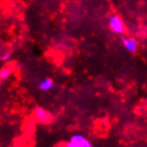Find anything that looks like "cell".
I'll list each match as a JSON object with an SVG mask.
<instances>
[{
    "label": "cell",
    "mask_w": 147,
    "mask_h": 147,
    "mask_svg": "<svg viewBox=\"0 0 147 147\" xmlns=\"http://www.w3.org/2000/svg\"><path fill=\"white\" fill-rule=\"evenodd\" d=\"M63 147H78V146H76V145H75L74 143H72L71 141H69V142L65 144V145Z\"/></svg>",
    "instance_id": "8"
},
{
    "label": "cell",
    "mask_w": 147,
    "mask_h": 147,
    "mask_svg": "<svg viewBox=\"0 0 147 147\" xmlns=\"http://www.w3.org/2000/svg\"><path fill=\"white\" fill-rule=\"evenodd\" d=\"M107 26L112 32L116 33V34H123L126 30L125 27V23H123V18L119 16V15H111L109 17V21H107Z\"/></svg>",
    "instance_id": "1"
},
{
    "label": "cell",
    "mask_w": 147,
    "mask_h": 147,
    "mask_svg": "<svg viewBox=\"0 0 147 147\" xmlns=\"http://www.w3.org/2000/svg\"><path fill=\"white\" fill-rule=\"evenodd\" d=\"M11 56H12V54L10 53V52H7V53L2 54V56L0 57V59H1L2 61H8L9 59L11 58Z\"/></svg>",
    "instance_id": "7"
},
{
    "label": "cell",
    "mask_w": 147,
    "mask_h": 147,
    "mask_svg": "<svg viewBox=\"0 0 147 147\" xmlns=\"http://www.w3.org/2000/svg\"><path fill=\"white\" fill-rule=\"evenodd\" d=\"M70 141L75 144L78 147H92V144L90 143L89 140L86 139L83 134L72 135V138L70 139Z\"/></svg>",
    "instance_id": "3"
},
{
    "label": "cell",
    "mask_w": 147,
    "mask_h": 147,
    "mask_svg": "<svg viewBox=\"0 0 147 147\" xmlns=\"http://www.w3.org/2000/svg\"><path fill=\"white\" fill-rule=\"evenodd\" d=\"M39 89L41 90V91H49V90H52V88L54 87V82L52 78H46L44 80H42L39 82Z\"/></svg>",
    "instance_id": "5"
},
{
    "label": "cell",
    "mask_w": 147,
    "mask_h": 147,
    "mask_svg": "<svg viewBox=\"0 0 147 147\" xmlns=\"http://www.w3.org/2000/svg\"><path fill=\"white\" fill-rule=\"evenodd\" d=\"M13 73V70L12 68L10 67H4L2 69L0 70V80H7L9 78Z\"/></svg>",
    "instance_id": "6"
},
{
    "label": "cell",
    "mask_w": 147,
    "mask_h": 147,
    "mask_svg": "<svg viewBox=\"0 0 147 147\" xmlns=\"http://www.w3.org/2000/svg\"><path fill=\"white\" fill-rule=\"evenodd\" d=\"M34 118L40 123H49L52 120V115L49 111L39 106L34 110Z\"/></svg>",
    "instance_id": "2"
},
{
    "label": "cell",
    "mask_w": 147,
    "mask_h": 147,
    "mask_svg": "<svg viewBox=\"0 0 147 147\" xmlns=\"http://www.w3.org/2000/svg\"><path fill=\"white\" fill-rule=\"evenodd\" d=\"M121 43H123V47L130 53H134L135 51L138 49V42L133 38H123Z\"/></svg>",
    "instance_id": "4"
}]
</instances>
